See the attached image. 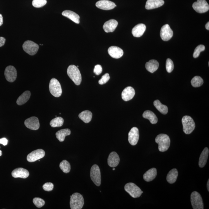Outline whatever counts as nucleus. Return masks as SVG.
<instances>
[{"instance_id":"f257e3e1","label":"nucleus","mask_w":209,"mask_h":209,"mask_svg":"<svg viewBox=\"0 0 209 209\" xmlns=\"http://www.w3.org/2000/svg\"><path fill=\"white\" fill-rule=\"evenodd\" d=\"M155 142L159 145V149L161 152H166L170 146V138L166 134L158 135L155 138Z\"/></svg>"},{"instance_id":"f03ea898","label":"nucleus","mask_w":209,"mask_h":209,"mask_svg":"<svg viewBox=\"0 0 209 209\" xmlns=\"http://www.w3.org/2000/svg\"><path fill=\"white\" fill-rule=\"evenodd\" d=\"M67 74L76 85H80L82 81L81 75L77 66L74 65L69 66L67 70Z\"/></svg>"},{"instance_id":"7ed1b4c3","label":"nucleus","mask_w":209,"mask_h":209,"mask_svg":"<svg viewBox=\"0 0 209 209\" xmlns=\"http://www.w3.org/2000/svg\"><path fill=\"white\" fill-rule=\"evenodd\" d=\"M70 205L71 209H81L84 204L82 195L79 193H74L70 196Z\"/></svg>"},{"instance_id":"20e7f679","label":"nucleus","mask_w":209,"mask_h":209,"mask_svg":"<svg viewBox=\"0 0 209 209\" xmlns=\"http://www.w3.org/2000/svg\"><path fill=\"white\" fill-rule=\"evenodd\" d=\"M183 131L187 135L191 133L195 128V123L194 120L189 116L186 115L182 118Z\"/></svg>"},{"instance_id":"39448f33","label":"nucleus","mask_w":209,"mask_h":209,"mask_svg":"<svg viewBox=\"0 0 209 209\" xmlns=\"http://www.w3.org/2000/svg\"><path fill=\"white\" fill-rule=\"evenodd\" d=\"M49 91L52 95L56 97H59L61 95L62 89L60 83L57 79L52 78L50 80L49 85Z\"/></svg>"},{"instance_id":"423d86ee","label":"nucleus","mask_w":209,"mask_h":209,"mask_svg":"<svg viewBox=\"0 0 209 209\" xmlns=\"http://www.w3.org/2000/svg\"><path fill=\"white\" fill-rule=\"evenodd\" d=\"M124 190L133 198L139 197L143 193L139 187L132 183H127L124 187Z\"/></svg>"},{"instance_id":"0eeeda50","label":"nucleus","mask_w":209,"mask_h":209,"mask_svg":"<svg viewBox=\"0 0 209 209\" xmlns=\"http://www.w3.org/2000/svg\"><path fill=\"white\" fill-rule=\"evenodd\" d=\"M190 200L192 207L194 209H203V204L202 198L198 192H193L190 196Z\"/></svg>"},{"instance_id":"6e6552de","label":"nucleus","mask_w":209,"mask_h":209,"mask_svg":"<svg viewBox=\"0 0 209 209\" xmlns=\"http://www.w3.org/2000/svg\"><path fill=\"white\" fill-rule=\"evenodd\" d=\"M90 177L92 181L97 186H99L101 183V172L98 165L94 164L90 170Z\"/></svg>"},{"instance_id":"1a4fd4ad","label":"nucleus","mask_w":209,"mask_h":209,"mask_svg":"<svg viewBox=\"0 0 209 209\" xmlns=\"http://www.w3.org/2000/svg\"><path fill=\"white\" fill-rule=\"evenodd\" d=\"M22 48L26 53L31 56H34L37 53L39 50V45L30 40H27L24 42Z\"/></svg>"},{"instance_id":"9d476101","label":"nucleus","mask_w":209,"mask_h":209,"mask_svg":"<svg viewBox=\"0 0 209 209\" xmlns=\"http://www.w3.org/2000/svg\"><path fill=\"white\" fill-rule=\"evenodd\" d=\"M193 8L196 12L203 13L209 10V5L206 0H197L193 4Z\"/></svg>"},{"instance_id":"9b49d317","label":"nucleus","mask_w":209,"mask_h":209,"mask_svg":"<svg viewBox=\"0 0 209 209\" xmlns=\"http://www.w3.org/2000/svg\"><path fill=\"white\" fill-rule=\"evenodd\" d=\"M5 75L7 81L12 83L16 80L17 76V72L14 66H9L5 69Z\"/></svg>"},{"instance_id":"f8f14e48","label":"nucleus","mask_w":209,"mask_h":209,"mask_svg":"<svg viewBox=\"0 0 209 209\" xmlns=\"http://www.w3.org/2000/svg\"><path fill=\"white\" fill-rule=\"evenodd\" d=\"M45 151L42 149H38L33 151L27 156V160L29 162L36 161L43 158L45 155Z\"/></svg>"},{"instance_id":"ddd939ff","label":"nucleus","mask_w":209,"mask_h":209,"mask_svg":"<svg viewBox=\"0 0 209 209\" xmlns=\"http://www.w3.org/2000/svg\"><path fill=\"white\" fill-rule=\"evenodd\" d=\"M160 35L162 40L164 41H168L173 36V32L170 26L168 24H166L162 27Z\"/></svg>"},{"instance_id":"4468645a","label":"nucleus","mask_w":209,"mask_h":209,"mask_svg":"<svg viewBox=\"0 0 209 209\" xmlns=\"http://www.w3.org/2000/svg\"><path fill=\"white\" fill-rule=\"evenodd\" d=\"M139 131L138 128L133 127L131 128L128 134V141L132 146H135L138 143L139 139Z\"/></svg>"},{"instance_id":"2eb2a0df","label":"nucleus","mask_w":209,"mask_h":209,"mask_svg":"<svg viewBox=\"0 0 209 209\" xmlns=\"http://www.w3.org/2000/svg\"><path fill=\"white\" fill-rule=\"evenodd\" d=\"M25 125L26 128L32 130H37L40 125L39 118L36 117H32L26 119L25 121Z\"/></svg>"},{"instance_id":"dca6fc26","label":"nucleus","mask_w":209,"mask_h":209,"mask_svg":"<svg viewBox=\"0 0 209 209\" xmlns=\"http://www.w3.org/2000/svg\"><path fill=\"white\" fill-rule=\"evenodd\" d=\"M96 6L99 9L109 10L114 9L116 5L114 2L108 0H100L96 3Z\"/></svg>"},{"instance_id":"f3484780","label":"nucleus","mask_w":209,"mask_h":209,"mask_svg":"<svg viewBox=\"0 0 209 209\" xmlns=\"http://www.w3.org/2000/svg\"><path fill=\"white\" fill-rule=\"evenodd\" d=\"M108 54L114 59H119L124 54L123 50L121 48L117 46H111L108 48Z\"/></svg>"},{"instance_id":"a211bd4d","label":"nucleus","mask_w":209,"mask_h":209,"mask_svg":"<svg viewBox=\"0 0 209 209\" xmlns=\"http://www.w3.org/2000/svg\"><path fill=\"white\" fill-rule=\"evenodd\" d=\"M13 177L21 178L22 179H26L29 176V173L28 170L22 168H18L12 171L11 173Z\"/></svg>"},{"instance_id":"6ab92c4d","label":"nucleus","mask_w":209,"mask_h":209,"mask_svg":"<svg viewBox=\"0 0 209 209\" xmlns=\"http://www.w3.org/2000/svg\"><path fill=\"white\" fill-rule=\"evenodd\" d=\"M120 162V158L117 152H111L110 154L107 159L108 164L110 167H115L118 166Z\"/></svg>"},{"instance_id":"aec40b11","label":"nucleus","mask_w":209,"mask_h":209,"mask_svg":"<svg viewBox=\"0 0 209 209\" xmlns=\"http://www.w3.org/2000/svg\"><path fill=\"white\" fill-rule=\"evenodd\" d=\"M135 91L133 87H128L124 89L122 93V98L125 101H128L133 98Z\"/></svg>"},{"instance_id":"412c9836","label":"nucleus","mask_w":209,"mask_h":209,"mask_svg":"<svg viewBox=\"0 0 209 209\" xmlns=\"http://www.w3.org/2000/svg\"><path fill=\"white\" fill-rule=\"evenodd\" d=\"M118 24V22L115 20L110 19L104 23L103 26V29L106 33L112 32L115 31Z\"/></svg>"},{"instance_id":"4be33fe9","label":"nucleus","mask_w":209,"mask_h":209,"mask_svg":"<svg viewBox=\"0 0 209 209\" xmlns=\"http://www.w3.org/2000/svg\"><path fill=\"white\" fill-rule=\"evenodd\" d=\"M146 26L145 24L140 23L136 25L132 29V33L134 36L139 37L142 36L145 33Z\"/></svg>"},{"instance_id":"5701e85b","label":"nucleus","mask_w":209,"mask_h":209,"mask_svg":"<svg viewBox=\"0 0 209 209\" xmlns=\"http://www.w3.org/2000/svg\"><path fill=\"white\" fill-rule=\"evenodd\" d=\"M163 0H148L145 5L146 9L150 10L159 8L164 4Z\"/></svg>"},{"instance_id":"b1692460","label":"nucleus","mask_w":209,"mask_h":209,"mask_svg":"<svg viewBox=\"0 0 209 209\" xmlns=\"http://www.w3.org/2000/svg\"><path fill=\"white\" fill-rule=\"evenodd\" d=\"M62 14L63 16L68 18L69 19L71 20L73 22H75L76 23H80V16L77 14L73 12V11L70 10H65L63 11L62 12Z\"/></svg>"},{"instance_id":"393cba45","label":"nucleus","mask_w":209,"mask_h":209,"mask_svg":"<svg viewBox=\"0 0 209 209\" xmlns=\"http://www.w3.org/2000/svg\"><path fill=\"white\" fill-rule=\"evenodd\" d=\"M209 155L208 148L206 147L204 148L200 155L199 161V166L200 168L204 167L207 163Z\"/></svg>"},{"instance_id":"a878e982","label":"nucleus","mask_w":209,"mask_h":209,"mask_svg":"<svg viewBox=\"0 0 209 209\" xmlns=\"http://www.w3.org/2000/svg\"><path fill=\"white\" fill-rule=\"evenodd\" d=\"M157 170L155 168H152L149 169L147 171L145 172L143 175L144 180L146 182H150L153 180L157 176Z\"/></svg>"},{"instance_id":"bb28decb","label":"nucleus","mask_w":209,"mask_h":209,"mask_svg":"<svg viewBox=\"0 0 209 209\" xmlns=\"http://www.w3.org/2000/svg\"><path fill=\"white\" fill-rule=\"evenodd\" d=\"M146 70L151 73H154L159 67V63L155 60H151L147 62L145 64Z\"/></svg>"},{"instance_id":"cd10ccee","label":"nucleus","mask_w":209,"mask_h":209,"mask_svg":"<svg viewBox=\"0 0 209 209\" xmlns=\"http://www.w3.org/2000/svg\"><path fill=\"white\" fill-rule=\"evenodd\" d=\"M71 134V131L69 128H65L60 130L56 132V138L59 142H63L64 141L65 138L66 136L69 135Z\"/></svg>"},{"instance_id":"c85d7f7f","label":"nucleus","mask_w":209,"mask_h":209,"mask_svg":"<svg viewBox=\"0 0 209 209\" xmlns=\"http://www.w3.org/2000/svg\"><path fill=\"white\" fill-rule=\"evenodd\" d=\"M31 96V92L29 91H26L19 96L17 100L16 103L18 105H22L25 103L29 100Z\"/></svg>"},{"instance_id":"c756f323","label":"nucleus","mask_w":209,"mask_h":209,"mask_svg":"<svg viewBox=\"0 0 209 209\" xmlns=\"http://www.w3.org/2000/svg\"><path fill=\"white\" fill-rule=\"evenodd\" d=\"M142 116L146 119L149 120L152 124H156L158 122V118L156 116L152 111H144Z\"/></svg>"},{"instance_id":"7c9ffc66","label":"nucleus","mask_w":209,"mask_h":209,"mask_svg":"<svg viewBox=\"0 0 209 209\" xmlns=\"http://www.w3.org/2000/svg\"><path fill=\"white\" fill-rule=\"evenodd\" d=\"M178 176V172L176 169H173L170 171L166 176V180L169 183L172 184L176 182Z\"/></svg>"},{"instance_id":"2f4dec72","label":"nucleus","mask_w":209,"mask_h":209,"mask_svg":"<svg viewBox=\"0 0 209 209\" xmlns=\"http://www.w3.org/2000/svg\"><path fill=\"white\" fill-rule=\"evenodd\" d=\"M92 113L89 111L87 110L79 114V117L80 119L85 123H88L91 121L92 118Z\"/></svg>"},{"instance_id":"473e14b6","label":"nucleus","mask_w":209,"mask_h":209,"mask_svg":"<svg viewBox=\"0 0 209 209\" xmlns=\"http://www.w3.org/2000/svg\"><path fill=\"white\" fill-rule=\"evenodd\" d=\"M154 105L156 107L157 109L159 111V112L161 113L162 114H167L168 112V108L166 105L163 104L160 102V101L159 100H155L153 103Z\"/></svg>"},{"instance_id":"72a5a7b5","label":"nucleus","mask_w":209,"mask_h":209,"mask_svg":"<svg viewBox=\"0 0 209 209\" xmlns=\"http://www.w3.org/2000/svg\"><path fill=\"white\" fill-rule=\"evenodd\" d=\"M64 120L61 117H58L53 118L51 121L50 124L52 128L60 127L63 125Z\"/></svg>"},{"instance_id":"f704fd0d","label":"nucleus","mask_w":209,"mask_h":209,"mask_svg":"<svg viewBox=\"0 0 209 209\" xmlns=\"http://www.w3.org/2000/svg\"><path fill=\"white\" fill-rule=\"evenodd\" d=\"M59 167L64 173H69L71 169L70 163L66 160H63L60 162Z\"/></svg>"},{"instance_id":"c9c22d12","label":"nucleus","mask_w":209,"mask_h":209,"mask_svg":"<svg viewBox=\"0 0 209 209\" xmlns=\"http://www.w3.org/2000/svg\"><path fill=\"white\" fill-rule=\"evenodd\" d=\"M203 79L199 76H195L191 81V85L194 87H200L203 85Z\"/></svg>"},{"instance_id":"e433bc0d","label":"nucleus","mask_w":209,"mask_h":209,"mask_svg":"<svg viewBox=\"0 0 209 209\" xmlns=\"http://www.w3.org/2000/svg\"><path fill=\"white\" fill-rule=\"evenodd\" d=\"M205 49V47L203 45H200L197 46L195 49L193 56L194 58L198 57L200 56V52L203 51Z\"/></svg>"},{"instance_id":"4c0bfd02","label":"nucleus","mask_w":209,"mask_h":209,"mask_svg":"<svg viewBox=\"0 0 209 209\" xmlns=\"http://www.w3.org/2000/svg\"><path fill=\"white\" fill-rule=\"evenodd\" d=\"M46 2V0H33L32 1V5L35 8H41L44 6Z\"/></svg>"},{"instance_id":"58836bf2","label":"nucleus","mask_w":209,"mask_h":209,"mask_svg":"<svg viewBox=\"0 0 209 209\" xmlns=\"http://www.w3.org/2000/svg\"><path fill=\"white\" fill-rule=\"evenodd\" d=\"M166 68L168 73H170L173 71L174 69V64L171 59L169 58L166 59Z\"/></svg>"},{"instance_id":"ea45409f","label":"nucleus","mask_w":209,"mask_h":209,"mask_svg":"<svg viewBox=\"0 0 209 209\" xmlns=\"http://www.w3.org/2000/svg\"><path fill=\"white\" fill-rule=\"evenodd\" d=\"M33 202L36 207L39 208L43 207L45 204L44 200L39 197H35L33 199Z\"/></svg>"},{"instance_id":"a19ab883","label":"nucleus","mask_w":209,"mask_h":209,"mask_svg":"<svg viewBox=\"0 0 209 209\" xmlns=\"http://www.w3.org/2000/svg\"><path fill=\"white\" fill-rule=\"evenodd\" d=\"M110 79L109 74L108 73H106L102 76L101 78L98 81L99 84L101 85L105 84L109 81Z\"/></svg>"},{"instance_id":"79ce46f5","label":"nucleus","mask_w":209,"mask_h":209,"mask_svg":"<svg viewBox=\"0 0 209 209\" xmlns=\"http://www.w3.org/2000/svg\"><path fill=\"white\" fill-rule=\"evenodd\" d=\"M53 184L52 183H45L43 186V188L45 191H51L53 190Z\"/></svg>"},{"instance_id":"37998d69","label":"nucleus","mask_w":209,"mask_h":209,"mask_svg":"<svg viewBox=\"0 0 209 209\" xmlns=\"http://www.w3.org/2000/svg\"><path fill=\"white\" fill-rule=\"evenodd\" d=\"M94 74L97 75H99L102 72V68L101 65L99 64H97L94 66Z\"/></svg>"},{"instance_id":"c03bdc74","label":"nucleus","mask_w":209,"mask_h":209,"mask_svg":"<svg viewBox=\"0 0 209 209\" xmlns=\"http://www.w3.org/2000/svg\"><path fill=\"white\" fill-rule=\"evenodd\" d=\"M8 139L5 138H2L0 139V144H2L4 146H6L8 144Z\"/></svg>"},{"instance_id":"a18cd8bd","label":"nucleus","mask_w":209,"mask_h":209,"mask_svg":"<svg viewBox=\"0 0 209 209\" xmlns=\"http://www.w3.org/2000/svg\"><path fill=\"white\" fill-rule=\"evenodd\" d=\"M5 38L0 36V47L4 46L5 43Z\"/></svg>"},{"instance_id":"49530a36","label":"nucleus","mask_w":209,"mask_h":209,"mask_svg":"<svg viewBox=\"0 0 209 209\" xmlns=\"http://www.w3.org/2000/svg\"><path fill=\"white\" fill-rule=\"evenodd\" d=\"M3 22L2 16L1 14H0V26L2 25Z\"/></svg>"},{"instance_id":"de8ad7c7","label":"nucleus","mask_w":209,"mask_h":209,"mask_svg":"<svg viewBox=\"0 0 209 209\" xmlns=\"http://www.w3.org/2000/svg\"><path fill=\"white\" fill-rule=\"evenodd\" d=\"M205 28L206 29H207V30H209V22H207V24H206V25H205Z\"/></svg>"},{"instance_id":"09e8293b","label":"nucleus","mask_w":209,"mask_h":209,"mask_svg":"<svg viewBox=\"0 0 209 209\" xmlns=\"http://www.w3.org/2000/svg\"><path fill=\"white\" fill-rule=\"evenodd\" d=\"M209 180H208V181H207V190H208V191H209Z\"/></svg>"},{"instance_id":"8fccbe9b","label":"nucleus","mask_w":209,"mask_h":209,"mask_svg":"<svg viewBox=\"0 0 209 209\" xmlns=\"http://www.w3.org/2000/svg\"><path fill=\"white\" fill-rule=\"evenodd\" d=\"M2 151L0 150V156H2Z\"/></svg>"},{"instance_id":"3c124183","label":"nucleus","mask_w":209,"mask_h":209,"mask_svg":"<svg viewBox=\"0 0 209 209\" xmlns=\"http://www.w3.org/2000/svg\"><path fill=\"white\" fill-rule=\"evenodd\" d=\"M112 170H115V168H113Z\"/></svg>"},{"instance_id":"603ef678","label":"nucleus","mask_w":209,"mask_h":209,"mask_svg":"<svg viewBox=\"0 0 209 209\" xmlns=\"http://www.w3.org/2000/svg\"><path fill=\"white\" fill-rule=\"evenodd\" d=\"M77 67H79V66H77Z\"/></svg>"}]
</instances>
